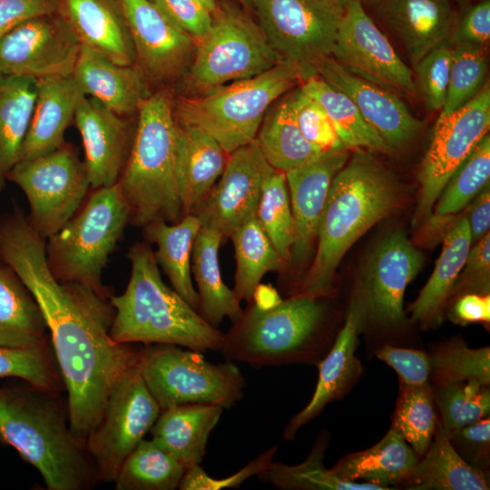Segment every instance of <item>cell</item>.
I'll use <instances>...</instances> for the list:
<instances>
[{
    "instance_id": "1",
    "label": "cell",
    "mask_w": 490,
    "mask_h": 490,
    "mask_svg": "<svg viewBox=\"0 0 490 490\" xmlns=\"http://www.w3.org/2000/svg\"><path fill=\"white\" fill-rule=\"evenodd\" d=\"M45 242L24 212L0 220V260L13 269L42 310L68 394L69 425L85 443L111 389L137 364L140 349L111 337L110 296L55 279L46 262Z\"/></svg>"
},
{
    "instance_id": "2",
    "label": "cell",
    "mask_w": 490,
    "mask_h": 490,
    "mask_svg": "<svg viewBox=\"0 0 490 490\" xmlns=\"http://www.w3.org/2000/svg\"><path fill=\"white\" fill-rule=\"evenodd\" d=\"M357 150L331 181L318 227L316 255L296 294L328 297L345 253L397 205L399 189L393 174L371 153Z\"/></svg>"
},
{
    "instance_id": "3",
    "label": "cell",
    "mask_w": 490,
    "mask_h": 490,
    "mask_svg": "<svg viewBox=\"0 0 490 490\" xmlns=\"http://www.w3.org/2000/svg\"><path fill=\"white\" fill-rule=\"evenodd\" d=\"M58 393L28 383L0 387V441L35 467L48 489H88L98 481L95 469Z\"/></svg>"
},
{
    "instance_id": "4",
    "label": "cell",
    "mask_w": 490,
    "mask_h": 490,
    "mask_svg": "<svg viewBox=\"0 0 490 490\" xmlns=\"http://www.w3.org/2000/svg\"><path fill=\"white\" fill-rule=\"evenodd\" d=\"M127 256L132 271L126 289L109 297L114 310L110 330L113 340L219 351L224 334L163 283L151 246L136 242Z\"/></svg>"
},
{
    "instance_id": "5",
    "label": "cell",
    "mask_w": 490,
    "mask_h": 490,
    "mask_svg": "<svg viewBox=\"0 0 490 490\" xmlns=\"http://www.w3.org/2000/svg\"><path fill=\"white\" fill-rule=\"evenodd\" d=\"M325 297L296 294L271 306L253 301L224 334L220 352L225 360L254 368L318 365L340 329L328 324Z\"/></svg>"
},
{
    "instance_id": "6",
    "label": "cell",
    "mask_w": 490,
    "mask_h": 490,
    "mask_svg": "<svg viewBox=\"0 0 490 490\" xmlns=\"http://www.w3.org/2000/svg\"><path fill=\"white\" fill-rule=\"evenodd\" d=\"M138 122L118 185L131 209V223H176L183 216L175 178L176 128L173 99L161 89L139 104Z\"/></svg>"
},
{
    "instance_id": "7",
    "label": "cell",
    "mask_w": 490,
    "mask_h": 490,
    "mask_svg": "<svg viewBox=\"0 0 490 490\" xmlns=\"http://www.w3.org/2000/svg\"><path fill=\"white\" fill-rule=\"evenodd\" d=\"M301 82L299 69L281 62L254 77L178 97L173 100L174 116L209 133L230 154L255 140L273 103Z\"/></svg>"
},
{
    "instance_id": "8",
    "label": "cell",
    "mask_w": 490,
    "mask_h": 490,
    "mask_svg": "<svg viewBox=\"0 0 490 490\" xmlns=\"http://www.w3.org/2000/svg\"><path fill=\"white\" fill-rule=\"evenodd\" d=\"M131 221V209L115 183L93 189L76 213L45 242L49 270L60 281L87 285L104 296L102 274Z\"/></svg>"
},
{
    "instance_id": "9",
    "label": "cell",
    "mask_w": 490,
    "mask_h": 490,
    "mask_svg": "<svg viewBox=\"0 0 490 490\" xmlns=\"http://www.w3.org/2000/svg\"><path fill=\"white\" fill-rule=\"evenodd\" d=\"M281 62L244 8L217 1L211 27L195 43L192 61L182 75L190 94L185 96L254 77Z\"/></svg>"
},
{
    "instance_id": "10",
    "label": "cell",
    "mask_w": 490,
    "mask_h": 490,
    "mask_svg": "<svg viewBox=\"0 0 490 490\" xmlns=\"http://www.w3.org/2000/svg\"><path fill=\"white\" fill-rule=\"evenodd\" d=\"M142 378L161 409L183 404L230 408L244 396L245 378L238 366L214 364L201 352L172 344H149L139 350Z\"/></svg>"
},
{
    "instance_id": "11",
    "label": "cell",
    "mask_w": 490,
    "mask_h": 490,
    "mask_svg": "<svg viewBox=\"0 0 490 490\" xmlns=\"http://www.w3.org/2000/svg\"><path fill=\"white\" fill-rule=\"evenodd\" d=\"M424 263L422 253L402 231L383 239L372 252L357 285L350 306L358 316L360 333L375 330L384 344L407 325L405 291Z\"/></svg>"
},
{
    "instance_id": "12",
    "label": "cell",
    "mask_w": 490,
    "mask_h": 490,
    "mask_svg": "<svg viewBox=\"0 0 490 490\" xmlns=\"http://www.w3.org/2000/svg\"><path fill=\"white\" fill-rule=\"evenodd\" d=\"M343 9L338 0H255L253 11L272 49L303 82L331 56Z\"/></svg>"
},
{
    "instance_id": "13",
    "label": "cell",
    "mask_w": 490,
    "mask_h": 490,
    "mask_svg": "<svg viewBox=\"0 0 490 490\" xmlns=\"http://www.w3.org/2000/svg\"><path fill=\"white\" fill-rule=\"evenodd\" d=\"M8 181L24 192L29 222L45 240L76 213L91 188L84 162L66 142L46 154L18 162Z\"/></svg>"
},
{
    "instance_id": "14",
    "label": "cell",
    "mask_w": 490,
    "mask_h": 490,
    "mask_svg": "<svg viewBox=\"0 0 490 490\" xmlns=\"http://www.w3.org/2000/svg\"><path fill=\"white\" fill-rule=\"evenodd\" d=\"M160 412L137 362L111 389L102 416L85 441L98 481L114 482L122 462L150 432Z\"/></svg>"
},
{
    "instance_id": "15",
    "label": "cell",
    "mask_w": 490,
    "mask_h": 490,
    "mask_svg": "<svg viewBox=\"0 0 490 490\" xmlns=\"http://www.w3.org/2000/svg\"><path fill=\"white\" fill-rule=\"evenodd\" d=\"M490 127V85L464 106L448 115H439L429 147L422 161L418 181L420 195L414 216L416 224L432 214L435 201L446 182Z\"/></svg>"
},
{
    "instance_id": "16",
    "label": "cell",
    "mask_w": 490,
    "mask_h": 490,
    "mask_svg": "<svg viewBox=\"0 0 490 490\" xmlns=\"http://www.w3.org/2000/svg\"><path fill=\"white\" fill-rule=\"evenodd\" d=\"M331 57L351 74L382 88L410 96L417 93L411 69L360 0L344 5Z\"/></svg>"
},
{
    "instance_id": "17",
    "label": "cell",
    "mask_w": 490,
    "mask_h": 490,
    "mask_svg": "<svg viewBox=\"0 0 490 490\" xmlns=\"http://www.w3.org/2000/svg\"><path fill=\"white\" fill-rule=\"evenodd\" d=\"M54 15L27 20L0 37V75H72L82 44Z\"/></svg>"
},
{
    "instance_id": "18",
    "label": "cell",
    "mask_w": 490,
    "mask_h": 490,
    "mask_svg": "<svg viewBox=\"0 0 490 490\" xmlns=\"http://www.w3.org/2000/svg\"><path fill=\"white\" fill-rule=\"evenodd\" d=\"M272 169L255 140L236 149L229 154L220 179L191 213L201 227L229 238L236 228L256 217L264 179Z\"/></svg>"
},
{
    "instance_id": "19",
    "label": "cell",
    "mask_w": 490,
    "mask_h": 490,
    "mask_svg": "<svg viewBox=\"0 0 490 490\" xmlns=\"http://www.w3.org/2000/svg\"><path fill=\"white\" fill-rule=\"evenodd\" d=\"M118 3L144 76L164 82L183 75L192 61L195 41L175 26L151 0Z\"/></svg>"
},
{
    "instance_id": "20",
    "label": "cell",
    "mask_w": 490,
    "mask_h": 490,
    "mask_svg": "<svg viewBox=\"0 0 490 490\" xmlns=\"http://www.w3.org/2000/svg\"><path fill=\"white\" fill-rule=\"evenodd\" d=\"M316 74L351 99L391 151L407 144L421 129L422 122L394 93L351 74L331 56L317 65Z\"/></svg>"
},
{
    "instance_id": "21",
    "label": "cell",
    "mask_w": 490,
    "mask_h": 490,
    "mask_svg": "<svg viewBox=\"0 0 490 490\" xmlns=\"http://www.w3.org/2000/svg\"><path fill=\"white\" fill-rule=\"evenodd\" d=\"M84 149V164L92 189L118 182L133 137L129 123L96 99L83 95L74 114Z\"/></svg>"
},
{
    "instance_id": "22",
    "label": "cell",
    "mask_w": 490,
    "mask_h": 490,
    "mask_svg": "<svg viewBox=\"0 0 490 490\" xmlns=\"http://www.w3.org/2000/svg\"><path fill=\"white\" fill-rule=\"evenodd\" d=\"M367 11L401 42L413 64L449 40L456 15L450 0H364Z\"/></svg>"
},
{
    "instance_id": "23",
    "label": "cell",
    "mask_w": 490,
    "mask_h": 490,
    "mask_svg": "<svg viewBox=\"0 0 490 490\" xmlns=\"http://www.w3.org/2000/svg\"><path fill=\"white\" fill-rule=\"evenodd\" d=\"M348 150L324 153L285 172L293 218L290 261L303 263L311 253L331 181L348 160Z\"/></svg>"
},
{
    "instance_id": "24",
    "label": "cell",
    "mask_w": 490,
    "mask_h": 490,
    "mask_svg": "<svg viewBox=\"0 0 490 490\" xmlns=\"http://www.w3.org/2000/svg\"><path fill=\"white\" fill-rule=\"evenodd\" d=\"M358 316L349 306L344 323L327 355L317 365L318 382L309 402L288 422L283 438L294 440L301 426L315 419L330 403L346 397L361 377L364 368L356 355Z\"/></svg>"
},
{
    "instance_id": "25",
    "label": "cell",
    "mask_w": 490,
    "mask_h": 490,
    "mask_svg": "<svg viewBox=\"0 0 490 490\" xmlns=\"http://www.w3.org/2000/svg\"><path fill=\"white\" fill-rule=\"evenodd\" d=\"M72 76L85 95L123 117L137 113L140 103L151 94L140 68L117 64L84 44Z\"/></svg>"
},
{
    "instance_id": "26",
    "label": "cell",
    "mask_w": 490,
    "mask_h": 490,
    "mask_svg": "<svg viewBox=\"0 0 490 490\" xmlns=\"http://www.w3.org/2000/svg\"><path fill=\"white\" fill-rule=\"evenodd\" d=\"M83 95L72 75L36 79V100L20 161L46 154L65 143V131Z\"/></svg>"
},
{
    "instance_id": "27",
    "label": "cell",
    "mask_w": 490,
    "mask_h": 490,
    "mask_svg": "<svg viewBox=\"0 0 490 490\" xmlns=\"http://www.w3.org/2000/svg\"><path fill=\"white\" fill-rule=\"evenodd\" d=\"M176 122L175 178L186 215L207 197L220 179L229 153L206 132Z\"/></svg>"
},
{
    "instance_id": "28",
    "label": "cell",
    "mask_w": 490,
    "mask_h": 490,
    "mask_svg": "<svg viewBox=\"0 0 490 490\" xmlns=\"http://www.w3.org/2000/svg\"><path fill=\"white\" fill-rule=\"evenodd\" d=\"M63 10L82 44L117 64L134 65V48L120 6L110 0H63Z\"/></svg>"
},
{
    "instance_id": "29",
    "label": "cell",
    "mask_w": 490,
    "mask_h": 490,
    "mask_svg": "<svg viewBox=\"0 0 490 490\" xmlns=\"http://www.w3.org/2000/svg\"><path fill=\"white\" fill-rule=\"evenodd\" d=\"M222 411L221 407L211 404H183L161 409L150 430L152 440L186 469L199 466Z\"/></svg>"
},
{
    "instance_id": "30",
    "label": "cell",
    "mask_w": 490,
    "mask_h": 490,
    "mask_svg": "<svg viewBox=\"0 0 490 490\" xmlns=\"http://www.w3.org/2000/svg\"><path fill=\"white\" fill-rule=\"evenodd\" d=\"M418 459L400 433L391 426L373 446L343 456L330 470L342 480L372 484L388 490L392 489L391 485L403 484Z\"/></svg>"
},
{
    "instance_id": "31",
    "label": "cell",
    "mask_w": 490,
    "mask_h": 490,
    "mask_svg": "<svg viewBox=\"0 0 490 490\" xmlns=\"http://www.w3.org/2000/svg\"><path fill=\"white\" fill-rule=\"evenodd\" d=\"M400 486L407 490H488V472L472 466L455 450L439 420L426 452Z\"/></svg>"
},
{
    "instance_id": "32",
    "label": "cell",
    "mask_w": 490,
    "mask_h": 490,
    "mask_svg": "<svg viewBox=\"0 0 490 490\" xmlns=\"http://www.w3.org/2000/svg\"><path fill=\"white\" fill-rule=\"evenodd\" d=\"M48 336L34 295L13 269L0 260V347H45Z\"/></svg>"
},
{
    "instance_id": "33",
    "label": "cell",
    "mask_w": 490,
    "mask_h": 490,
    "mask_svg": "<svg viewBox=\"0 0 490 490\" xmlns=\"http://www.w3.org/2000/svg\"><path fill=\"white\" fill-rule=\"evenodd\" d=\"M443 248L434 271L410 305L411 320L429 327L436 323L471 249L472 237L466 217L452 223L443 238Z\"/></svg>"
},
{
    "instance_id": "34",
    "label": "cell",
    "mask_w": 490,
    "mask_h": 490,
    "mask_svg": "<svg viewBox=\"0 0 490 490\" xmlns=\"http://www.w3.org/2000/svg\"><path fill=\"white\" fill-rule=\"evenodd\" d=\"M222 239L220 232L201 227L191 250L192 271L200 299L198 312L215 328L224 318L235 323L243 313L233 290L224 283L220 275L218 254Z\"/></svg>"
},
{
    "instance_id": "35",
    "label": "cell",
    "mask_w": 490,
    "mask_h": 490,
    "mask_svg": "<svg viewBox=\"0 0 490 490\" xmlns=\"http://www.w3.org/2000/svg\"><path fill=\"white\" fill-rule=\"evenodd\" d=\"M168 223L157 220L145 225V238L157 245V250L153 252L155 260L173 289L198 311L200 299L191 282V256L201 221L197 216L189 213L176 223Z\"/></svg>"
},
{
    "instance_id": "36",
    "label": "cell",
    "mask_w": 490,
    "mask_h": 490,
    "mask_svg": "<svg viewBox=\"0 0 490 490\" xmlns=\"http://www.w3.org/2000/svg\"><path fill=\"white\" fill-rule=\"evenodd\" d=\"M36 100V79L0 75V195L20 161Z\"/></svg>"
},
{
    "instance_id": "37",
    "label": "cell",
    "mask_w": 490,
    "mask_h": 490,
    "mask_svg": "<svg viewBox=\"0 0 490 490\" xmlns=\"http://www.w3.org/2000/svg\"><path fill=\"white\" fill-rule=\"evenodd\" d=\"M255 141L267 162L281 172L309 163L324 154L303 137L285 96L269 109Z\"/></svg>"
},
{
    "instance_id": "38",
    "label": "cell",
    "mask_w": 490,
    "mask_h": 490,
    "mask_svg": "<svg viewBox=\"0 0 490 490\" xmlns=\"http://www.w3.org/2000/svg\"><path fill=\"white\" fill-rule=\"evenodd\" d=\"M490 178V136L485 135L452 174L440 194L433 214L426 219V234L449 227L460 212L485 186ZM441 192V193H442Z\"/></svg>"
},
{
    "instance_id": "39",
    "label": "cell",
    "mask_w": 490,
    "mask_h": 490,
    "mask_svg": "<svg viewBox=\"0 0 490 490\" xmlns=\"http://www.w3.org/2000/svg\"><path fill=\"white\" fill-rule=\"evenodd\" d=\"M236 258L235 284L232 289L240 302H250L262 277L279 271L285 265L256 217L236 228L230 237Z\"/></svg>"
},
{
    "instance_id": "40",
    "label": "cell",
    "mask_w": 490,
    "mask_h": 490,
    "mask_svg": "<svg viewBox=\"0 0 490 490\" xmlns=\"http://www.w3.org/2000/svg\"><path fill=\"white\" fill-rule=\"evenodd\" d=\"M300 86L325 110L338 137L349 149L388 152L391 149L367 123L351 99L318 75L304 80Z\"/></svg>"
},
{
    "instance_id": "41",
    "label": "cell",
    "mask_w": 490,
    "mask_h": 490,
    "mask_svg": "<svg viewBox=\"0 0 490 490\" xmlns=\"http://www.w3.org/2000/svg\"><path fill=\"white\" fill-rule=\"evenodd\" d=\"M186 468L152 439H142L122 462L117 490H174Z\"/></svg>"
},
{
    "instance_id": "42",
    "label": "cell",
    "mask_w": 490,
    "mask_h": 490,
    "mask_svg": "<svg viewBox=\"0 0 490 490\" xmlns=\"http://www.w3.org/2000/svg\"><path fill=\"white\" fill-rule=\"evenodd\" d=\"M329 435L322 431L313 444L307 459L299 465L289 466L272 462L258 478L280 489L290 490H384L366 483L348 482L337 477L323 465Z\"/></svg>"
},
{
    "instance_id": "43",
    "label": "cell",
    "mask_w": 490,
    "mask_h": 490,
    "mask_svg": "<svg viewBox=\"0 0 490 490\" xmlns=\"http://www.w3.org/2000/svg\"><path fill=\"white\" fill-rule=\"evenodd\" d=\"M433 387L475 379L490 385V348H471L460 338L434 344L427 352Z\"/></svg>"
},
{
    "instance_id": "44",
    "label": "cell",
    "mask_w": 490,
    "mask_h": 490,
    "mask_svg": "<svg viewBox=\"0 0 490 490\" xmlns=\"http://www.w3.org/2000/svg\"><path fill=\"white\" fill-rule=\"evenodd\" d=\"M437 420L430 383L419 387L399 384L391 426L400 433L418 457L428 449Z\"/></svg>"
},
{
    "instance_id": "45",
    "label": "cell",
    "mask_w": 490,
    "mask_h": 490,
    "mask_svg": "<svg viewBox=\"0 0 490 490\" xmlns=\"http://www.w3.org/2000/svg\"><path fill=\"white\" fill-rule=\"evenodd\" d=\"M433 392L438 420L447 436L489 416V386L475 379L433 387Z\"/></svg>"
},
{
    "instance_id": "46",
    "label": "cell",
    "mask_w": 490,
    "mask_h": 490,
    "mask_svg": "<svg viewBox=\"0 0 490 490\" xmlns=\"http://www.w3.org/2000/svg\"><path fill=\"white\" fill-rule=\"evenodd\" d=\"M256 218L281 259L289 262L293 218L285 172L272 169L265 177Z\"/></svg>"
},
{
    "instance_id": "47",
    "label": "cell",
    "mask_w": 490,
    "mask_h": 490,
    "mask_svg": "<svg viewBox=\"0 0 490 490\" xmlns=\"http://www.w3.org/2000/svg\"><path fill=\"white\" fill-rule=\"evenodd\" d=\"M486 73L485 48L452 44L448 87L439 115L454 113L475 96L485 83Z\"/></svg>"
},
{
    "instance_id": "48",
    "label": "cell",
    "mask_w": 490,
    "mask_h": 490,
    "mask_svg": "<svg viewBox=\"0 0 490 490\" xmlns=\"http://www.w3.org/2000/svg\"><path fill=\"white\" fill-rule=\"evenodd\" d=\"M0 377L21 378L30 385L56 392H60L64 386L47 346L29 348L0 347Z\"/></svg>"
},
{
    "instance_id": "49",
    "label": "cell",
    "mask_w": 490,
    "mask_h": 490,
    "mask_svg": "<svg viewBox=\"0 0 490 490\" xmlns=\"http://www.w3.org/2000/svg\"><path fill=\"white\" fill-rule=\"evenodd\" d=\"M303 137L322 153L348 150L323 107L299 85L285 95Z\"/></svg>"
},
{
    "instance_id": "50",
    "label": "cell",
    "mask_w": 490,
    "mask_h": 490,
    "mask_svg": "<svg viewBox=\"0 0 490 490\" xmlns=\"http://www.w3.org/2000/svg\"><path fill=\"white\" fill-rule=\"evenodd\" d=\"M452 44L446 40L427 53L414 65L417 83L428 110H441L446 100Z\"/></svg>"
},
{
    "instance_id": "51",
    "label": "cell",
    "mask_w": 490,
    "mask_h": 490,
    "mask_svg": "<svg viewBox=\"0 0 490 490\" xmlns=\"http://www.w3.org/2000/svg\"><path fill=\"white\" fill-rule=\"evenodd\" d=\"M374 353L397 372L399 384L419 387L429 383L430 359L426 351L386 343Z\"/></svg>"
},
{
    "instance_id": "52",
    "label": "cell",
    "mask_w": 490,
    "mask_h": 490,
    "mask_svg": "<svg viewBox=\"0 0 490 490\" xmlns=\"http://www.w3.org/2000/svg\"><path fill=\"white\" fill-rule=\"evenodd\" d=\"M277 449V446L267 448L244 467L225 478L216 479L209 476L201 465L191 466L185 470L178 488L181 490L238 488L250 476L260 475L267 470L273 462Z\"/></svg>"
},
{
    "instance_id": "53",
    "label": "cell",
    "mask_w": 490,
    "mask_h": 490,
    "mask_svg": "<svg viewBox=\"0 0 490 490\" xmlns=\"http://www.w3.org/2000/svg\"><path fill=\"white\" fill-rule=\"evenodd\" d=\"M466 269L458 275L449 293L446 304L450 299L456 300L459 297L475 293L489 294L490 289V234L486 232L477 240V243L469 250Z\"/></svg>"
},
{
    "instance_id": "54",
    "label": "cell",
    "mask_w": 490,
    "mask_h": 490,
    "mask_svg": "<svg viewBox=\"0 0 490 490\" xmlns=\"http://www.w3.org/2000/svg\"><path fill=\"white\" fill-rule=\"evenodd\" d=\"M447 437L466 462L474 467L487 471L490 465L489 416L465 426Z\"/></svg>"
},
{
    "instance_id": "55",
    "label": "cell",
    "mask_w": 490,
    "mask_h": 490,
    "mask_svg": "<svg viewBox=\"0 0 490 490\" xmlns=\"http://www.w3.org/2000/svg\"><path fill=\"white\" fill-rule=\"evenodd\" d=\"M179 29L195 43L209 31L212 13L197 0H151Z\"/></svg>"
},
{
    "instance_id": "56",
    "label": "cell",
    "mask_w": 490,
    "mask_h": 490,
    "mask_svg": "<svg viewBox=\"0 0 490 490\" xmlns=\"http://www.w3.org/2000/svg\"><path fill=\"white\" fill-rule=\"evenodd\" d=\"M490 40V0H481L471 6L457 24H455L450 42L453 45L485 48Z\"/></svg>"
},
{
    "instance_id": "57",
    "label": "cell",
    "mask_w": 490,
    "mask_h": 490,
    "mask_svg": "<svg viewBox=\"0 0 490 490\" xmlns=\"http://www.w3.org/2000/svg\"><path fill=\"white\" fill-rule=\"evenodd\" d=\"M58 9L57 0H0V37L27 20L54 15Z\"/></svg>"
},
{
    "instance_id": "58",
    "label": "cell",
    "mask_w": 490,
    "mask_h": 490,
    "mask_svg": "<svg viewBox=\"0 0 490 490\" xmlns=\"http://www.w3.org/2000/svg\"><path fill=\"white\" fill-rule=\"evenodd\" d=\"M449 318L455 323L461 325L475 322L489 323V294L468 293L459 297L455 300Z\"/></svg>"
},
{
    "instance_id": "59",
    "label": "cell",
    "mask_w": 490,
    "mask_h": 490,
    "mask_svg": "<svg viewBox=\"0 0 490 490\" xmlns=\"http://www.w3.org/2000/svg\"><path fill=\"white\" fill-rule=\"evenodd\" d=\"M466 217L471 232L472 242L477 241L488 232L490 226L489 184L475 197Z\"/></svg>"
},
{
    "instance_id": "60",
    "label": "cell",
    "mask_w": 490,
    "mask_h": 490,
    "mask_svg": "<svg viewBox=\"0 0 490 490\" xmlns=\"http://www.w3.org/2000/svg\"><path fill=\"white\" fill-rule=\"evenodd\" d=\"M242 8L248 11H253L255 0H236Z\"/></svg>"
},
{
    "instance_id": "61",
    "label": "cell",
    "mask_w": 490,
    "mask_h": 490,
    "mask_svg": "<svg viewBox=\"0 0 490 490\" xmlns=\"http://www.w3.org/2000/svg\"><path fill=\"white\" fill-rule=\"evenodd\" d=\"M206 6L211 13L216 9L217 0H197Z\"/></svg>"
},
{
    "instance_id": "62",
    "label": "cell",
    "mask_w": 490,
    "mask_h": 490,
    "mask_svg": "<svg viewBox=\"0 0 490 490\" xmlns=\"http://www.w3.org/2000/svg\"><path fill=\"white\" fill-rule=\"evenodd\" d=\"M341 5H345L349 1H353V0H338ZM360 1H364V0H360Z\"/></svg>"
}]
</instances>
